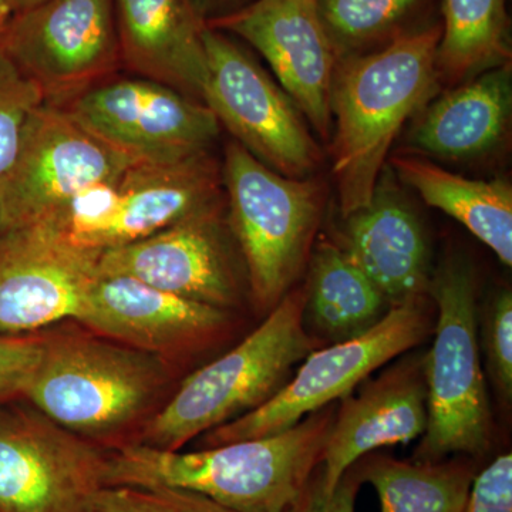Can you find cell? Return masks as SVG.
<instances>
[{"mask_svg": "<svg viewBox=\"0 0 512 512\" xmlns=\"http://www.w3.org/2000/svg\"><path fill=\"white\" fill-rule=\"evenodd\" d=\"M120 59L144 79L204 103L205 20L191 0H113Z\"/></svg>", "mask_w": 512, "mask_h": 512, "instance_id": "18", "label": "cell"}, {"mask_svg": "<svg viewBox=\"0 0 512 512\" xmlns=\"http://www.w3.org/2000/svg\"><path fill=\"white\" fill-rule=\"evenodd\" d=\"M355 467L375 488L382 512H464L478 471L467 458L437 463L365 456Z\"/></svg>", "mask_w": 512, "mask_h": 512, "instance_id": "24", "label": "cell"}, {"mask_svg": "<svg viewBox=\"0 0 512 512\" xmlns=\"http://www.w3.org/2000/svg\"><path fill=\"white\" fill-rule=\"evenodd\" d=\"M306 289L288 292L247 339L184 380L138 443L177 451L268 402L315 349L303 325Z\"/></svg>", "mask_w": 512, "mask_h": 512, "instance_id": "3", "label": "cell"}, {"mask_svg": "<svg viewBox=\"0 0 512 512\" xmlns=\"http://www.w3.org/2000/svg\"><path fill=\"white\" fill-rule=\"evenodd\" d=\"M429 330L430 316L421 298L393 305L379 322L359 336L312 350L292 380L268 402L211 430L204 443L208 447L222 446L291 429L309 414L353 393L390 360L416 348Z\"/></svg>", "mask_w": 512, "mask_h": 512, "instance_id": "7", "label": "cell"}, {"mask_svg": "<svg viewBox=\"0 0 512 512\" xmlns=\"http://www.w3.org/2000/svg\"><path fill=\"white\" fill-rule=\"evenodd\" d=\"M427 0H318L323 26L336 55H360L409 32L407 22Z\"/></svg>", "mask_w": 512, "mask_h": 512, "instance_id": "26", "label": "cell"}, {"mask_svg": "<svg viewBox=\"0 0 512 512\" xmlns=\"http://www.w3.org/2000/svg\"><path fill=\"white\" fill-rule=\"evenodd\" d=\"M335 414L330 404L274 436L191 453L126 444L107 460V487L180 488L232 511L284 512L322 463Z\"/></svg>", "mask_w": 512, "mask_h": 512, "instance_id": "2", "label": "cell"}, {"mask_svg": "<svg viewBox=\"0 0 512 512\" xmlns=\"http://www.w3.org/2000/svg\"><path fill=\"white\" fill-rule=\"evenodd\" d=\"M360 485L362 481L352 466L340 478L335 490L328 491L323 487L318 467L298 500L284 512H355Z\"/></svg>", "mask_w": 512, "mask_h": 512, "instance_id": "32", "label": "cell"}, {"mask_svg": "<svg viewBox=\"0 0 512 512\" xmlns=\"http://www.w3.org/2000/svg\"><path fill=\"white\" fill-rule=\"evenodd\" d=\"M205 23L235 33L258 50L316 133L330 137L339 57L320 19L318 0H254Z\"/></svg>", "mask_w": 512, "mask_h": 512, "instance_id": "14", "label": "cell"}, {"mask_svg": "<svg viewBox=\"0 0 512 512\" xmlns=\"http://www.w3.org/2000/svg\"><path fill=\"white\" fill-rule=\"evenodd\" d=\"M66 113L104 143L148 163L205 153L220 134L207 104L144 77L93 87Z\"/></svg>", "mask_w": 512, "mask_h": 512, "instance_id": "11", "label": "cell"}, {"mask_svg": "<svg viewBox=\"0 0 512 512\" xmlns=\"http://www.w3.org/2000/svg\"><path fill=\"white\" fill-rule=\"evenodd\" d=\"M342 248L393 305L429 291L423 229L392 191L377 187L372 202L349 215Z\"/></svg>", "mask_w": 512, "mask_h": 512, "instance_id": "20", "label": "cell"}, {"mask_svg": "<svg viewBox=\"0 0 512 512\" xmlns=\"http://www.w3.org/2000/svg\"><path fill=\"white\" fill-rule=\"evenodd\" d=\"M386 302L345 249L319 242L311 254L305 311L320 332L339 342L355 338L383 318Z\"/></svg>", "mask_w": 512, "mask_h": 512, "instance_id": "23", "label": "cell"}, {"mask_svg": "<svg viewBox=\"0 0 512 512\" xmlns=\"http://www.w3.org/2000/svg\"><path fill=\"white\" fill-rule=\"evenodd\" d=\"M100 254L74 244L49 220L0 234V335L76 320Z\"/></svg>", "mask_w": 512, "mask_h": 512, "instance_id": "12", "label": "cell"}, {"mask_svg": "<svg viewBox=\"0 0 512 512\" xmlns=\"http://www.w3.org/2000/svg\"><path fill=\"white\" fill-rule=\"evenodd\" d=\"M42 349L43 338L0 335V409L25 397Z\"/></svg>", "mask_w": 512, "mask_h": 512, "instance_id": "30", "label": "cell"}, {"mask_svg": "<svg viewBox=\"0 0 512 512\" xmlns=\"http://www.w3.org/2000/svg\"><path fill=\"white\" fill-rule=\"evenodd\" d=\"M202 40L208 67L204 103L218 123L266 167L308 178L322 154L298 106L221 30L205 23Z\"/></svg>", "mask_w": 512, "mask_h": 512, "instance_id": "8", "label": "cell"}, {"mask_svg": "<svg viewBox=\"0 0 512 512\" xmlns=\"http://www.w3.org/2000/svg\"><path fill=\"white\" fill-rule=\"evenodd\" d=\"M134 163L66 111L43 103L30 114L16 156L0 177V234L45 220L89 185L119 183Z\"/></svg>", "mask_w": 512, "mask_h": 512, "instance_id": "9", "label": "cell"}, {"mask_svg": "<svg viewBox=\"0 0 512 512\" xmlns=\"http://www.w3.org/2000/svg\"><path fill=\"white\" fill-rule=\"evenodd\" d=\"M0 46L45 94L83 86L119 62L113 0H46L15 13Z\"/></svg>", "mask_w": 512, "mask_h": 512, "instance_id": "13", "label": "cell"}, {"mask_svg": "<svg viewBox=\"0 0 512 512\" xmlns=\"http://www.w3.org/2000/svg\"><path fill=\"white\" fill-rule=\"evenodd\" d=\"M225 0H191L192 6L197 10L198 15L205 20L208 13L214 12L215 9L220 8Z\"/></svg>", "mask_w": 512, "mask_h": 512, "instance_id": "33", "label": "cell"}, {"mask_svg": "<svg viewBox=\"0 0 512 512\" xmlns=\"http://www.w3.org/2000/svg\"><path fill=\"white\" fill-rule=\"evenodd\" d=\"M394 171L426 204L446 212L512 265V188L504 180H471L426 158L396 156Z\"/></svg>", "mask_w": 512, "mask_h": 512, "instance_id": "22", "label": "cell"}, {"mask_svg": "<svg viewBox=\"0 0 512 512\" xmlns=\"http://www.w3.org/2000/svg\"><path fill=\"white\" fill-rule=\"evenodd\" d=\"M464 512H512V456L501 454L478 471Z\"/></svg>", "mask_w": 512, "mask_h": 512, "instance_id": "31", "label": "cell"}, {"mask_svg": "<svg viewBox=\"0 0 512 512\" xmlns=\"http://www.w3.org/2000/svg\"><path fill=\"white\" fill-rule=\"evenodd\" d=\"M218 204L146 238L104 249L99 275L130 276L181 298L227 308L237 296V279Z\"/></svg>", "mask_w": 512, "mask_h": 512, "instance_id": "15", "label": "cell"}, {"mask_svg": "<svg viewBox=\"0 0 512 512\" xmlns=\"http://www.w3.org/2000/svg\"><path fill=\"white\" fill-rule=\"evenodd\" d=\"M46 2V0H6L9 8L12 9L13 13L23 12L30 8L40 5V3Z\"/></svg>", "mask_w": 512, "mask_h": 512, "instance_id": "34", "label": "cell"}, {"mask_svg": "<svg viewBox=\"0 0 512 512\" xmlns=\"http://www.w3.org/2000/svg\"><path fill=\"white\" fill-rule=\"evenodd\" d=\"M220 308L181 298L123 275H99L84 296L77 322L101 338L151 355L187 348L220 328Z\"/></svg>", "mask_w": 512, "mask_h": 512, "instance_id": "17", "label": "cell"}, {"mask_svg": "<svg viewBox=\"0 0 512 512\" xmlns=\"http://www.w3.org/2000/svg\"><path fill=\"white\" fill-rule=\"evenodd\" d=\"M511 109L508 63L478 74L424 107L410 141L430 156L451 160L484 156L503 140Z\"/></svg>", "mask_w": 512, "mask_h": 512, "instance_id": "21", "label": "cell"}, {"mask_svg": "<svg viewBox=\"0 0 512 512\" xmlns=\"http://www.w3.org/2000/svg\"><path fill=\"white\" fill-rule=\"evenodd\" d=\"M12 13V9L9 8L6 0H0V26L5 25V23L8 22Z\"/></svg>", "mask_w": 512, "mask_h": 512, "instance_id": "35", "label": "cell"}, {"mask_svg": "<svg viewBox=\"0 0 512 512\" xmlns=\"http://www.w3.org/2000/svg\"><path fill=\"white\" fill-rule=\"evenodd\" d=\"M45 97L42 87L26 76L0 46V177L16 156L26 121Z\"/></svg>", "mask_w": 512, "mask_h": 512, "instance_id": "27", "label": "cell"}, {"mask_svg": "<svg viewBox=\"0 0 512 512\" xmlns=\"http://www.w3.org/2000/svg\"><path fill=\"white\" fill-rule=\"evenodd\" d=\"M221 174L208 151L170 163L137 161L119 181V205L94 248L130 244L218 204Z\"/></svg>", "mask_w": 512, "mask_h": 512, "instance_id": "19", "label": "cell"}, {"mask_svg": "<svg viewBox=\"0 0 512 512\" xmlns=\"http://www.w3.org/2000/svg\"><path fill=\"white\" fill-rule=\"evenodd\" d=\"M440 35L439 25L413 29L339 59L330 96L332 171L345 217L372 202L394 140L436 96Z\"/></svg>", "mask_w": 512, "mask_h": 512, "instance_id": "1", "label": "cell"}, {"mask_svg": "<svg viewBox=\"0 0 512 512\" xmlns=\"http://www.w3.org/2000/svg\"><path fill=\"white\" fill-rule=\"evenodd\" d=\"M510 59L507 0H443L436 57L440 82L461 84Z\"/></svg>", "mask_w": 512, "mask_h": 512, "instance_id": "25", "label": "cell"}, {"mask_svg": "<svg viewBox=\"0 0 512 512\" xmlns=\"http://www.w3.org/2000/svg\"><path fill=\"white\" fill-rule=\"evenodd\" d=\"M437 326L427 352V426L413 461L450 454L481 457L491 444V413L478 349L476 284L470 266L448 262L429 285Z\"/></svg>", "mask_w": 512, "mask_h": 512, "instance_id": "6", "label": "cell"}, {"mask_svg": "<svg viewBox=\"0 0 512 512\" xmlns=\"http://www.w3.org/2000/svg\"><path fill=\"white\" fill-rule=\"evenodd\" d=\"M426 355H409L373 380L356 396L343 397L336 410L322 463L323 487L335 490L340 478L377 448L407 444L427 426Z\"/></svg>", "mask_w": 512, "mask_h": 512, "instance_id": "16", "label": "cell"}, {"mask_svg": "<svg viewBox=\"0 0 512 512\" xmlns=\"http://www.w3.org/2000/svg\"><path fill=\"white\" fill-rule=\"evenodd\" d=\"M165 377L160 356L101 336H55L43 338L25 399L83 439H106L147 412Z\"/></svg>", "mask_w": 512, "mask_h": 512, "instance_id": "4", "label": "cell"}, {"mask_svg": "<svg viewBox=\"0 0 512 512\" xmlns=\"http://www.w3.org/2000/svg\"><path fill=\"white\" fill-rule=\"evenodd\" d=\"M97 512H237L194 491L170 487H106Z\"/></svg>", "mask_w": 512, "mask_h": 512, "instance_id": "28", "label": "cell"}, {"mask_svg": "<svg viewBox=\"0 0 512 512\" xmlns=\"http://www.w3.org/2000/svg\"><path fill=\"white\" fill-rule=\"evenodd\" d=\"M222 174L252 296L258 308L272 311L311 258L323 211L322 185L276 173L237 141L225 148Z\"/></svg>", "mask_w": 512, "mask_h": 512, "instance_id": "5", "label": "cell"}, {"mask_svg": "<svg viewBox=\"0 0 512 512\" xmlns=\"http://www.w3.org/2000/svg\"><path fill=\"white\" fill-rule=\"evenodd\" d=\"M485 356L497 392L510 402L512 397V296L504 291L495 299L485 323Z\"/></svg>", "mask_w": 512, "mask_h": 512, "instance_id": "29", "label": "cell"}, {"mask_svg": "<svg viewBox=\"0 0 512 512\" xmlns=\"http://www.w3.org/2000/svg\"><path fill=\"white\" fill-rule=\"evenodd\" d=\"M107 460L39 410L0 409V512H97Z\"/></svg>", "mask_w": 512, "mask_h": 512, "instance_id": "10", "label": "cell"}]
</instances>
